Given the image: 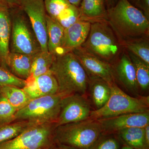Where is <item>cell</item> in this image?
I'll use <instances>...</instances> for the list:
<instances>
[{
	"label": "cell",
	"instance_id": "obj_20",
	"mask_svg": "<svg viewBox=\"0 0 149 149\" xmlns=\"http://www.w3.org/2000/svg\"><path fill=\"white\" fill-rule=\"evenodd\" d=\"M115 134L123 145L138 149H149L145 139L144 127L125 128Z\"/></svg>",
	"mask_w": 149,
	"mask_h": 149
},
{
	"label": "cell",
	"instance_id": "obj_4",
	"mask_svg": "<svg viewBox=\"0 0 149 149\" xmlns=\"http://www.w3.org/2000/svg\"><path fill=\"white\" fill-rule=\"evenodd\" d=\"M102 133L100 122L88 118L56 126L54 131L55 143L77 149H88Z\"/></svg>",
	"mask_w": 149,
	"mask_h": 149
},
{
	"label": "cell",
	"instance_id": "obj_26",
	"mask_svg": "<svg viewBox=\"0 0 149 149\" xmlns=\"http://www.w3.org/2000/svg\"><path fill=\"white\" fill-rule=\"evenodd\" d=\"M148 37H143L130 41L123 45L122 47L149 65Z\"/></svg>",
	"mask_w": 149,
	"mask_h": 149
},
{
	"label": "cell",
	"instance_id": "obj_35",
	"mask_svg": "<svg viewBox=\"0 0 149 149\" xmlns=\"http://www.w3.org/2000/svg\"><path fill=\"white\" fill-rule=\"evenodd\" d=\"M52 149H77L72 147L68 146H64V145H59L56 144L54 146Z\"/></svg>",
	"mask_w": 149,
	"mask_h": 149
},
{
	"label": "cell",
	"instance_id": "obj_7",
	"mask_svg": "<svg viewBox=\"0 0 149 149\" xmlns=\"http://www.w3.org/2000/svg\"><path fill=\"white\" fill-rule=\"evenodd\" d=\"M10 11L12 23L10 52L34 56L42 51L20 6L10 8Z\"/></svg>",
	"mask_w": 149,
	"mask_h": 149
},
{
	"label": "cell",
	"instance_id": "obj_33",
	"mask_svg": "<svg viewBox=\"0 0 149 149\" xmlns=\"http://www.w3.org/2000/svg\"><path fill=\"white\" fill-rule=\"evenodd\" d=\"M0 2L5 4L10 8L20 6V0H0Z\"/></svg>",
	"mask_w": 149,
	"mask_h": 149
},
{
	"label": "cell",
	"instance_id": "obj_19",
	"mask_svg": "<svg viewBox=\"0 0 149 149\" xmlns=\"http://www.w3.org/2000/svg\"><path fill=\"white\" fill-rule=\"evenodd\" d=\"M88 91L96 110L103 107L109 100L111 85L100 78L90 77Z\"/></svg>",
	"mask_w": 149,
	"mask_h": 149
},
{
	"label": "cell",
	"instance_id": "obj_22",
	"mask_svg": "<svg viewBox=\"0 0 149 149\" xmlns=\"http://www.w3.org/2000/svg\"><path fill=\"white\" fill-rule=\"evenodd\" d=\"M54 58V56L49 52L42 51L33 56L30 76L26 80V82L34 80L49 71Z\"/></svg>",
	"mask_w": 149,
	"mask_h": 149
},
{
	"label": "cell",
	"instance_id": "obj_28",
	"mask_svg": "<svg viewBox=\"0 0 149 149\" xmlns=\"http://www.w3.org/2000/svg\"><path fill=\"white\" fill-rule=\"evenodd\" d=\"M121 144L116 134L102 133L88 149H120Z\"/></svg>",
	"mask_w": 149,
	"mask_h": 149
},
{
	"label": "cell",
	"instance_id": "obj_3",
	"mask_svg": "<svg viewBox=\"0 0 149 149\" xmlns=\"http://www.w3.org/2000/svg\"><path fill=\"white\" fill-rule=\"evenodd\" d=\"M81 47L111 65L120 55L123 47L107 21L92 22L88 37Z\"/></svg>",
	"mask_w": 149,
	"mask_h": 149
},
{
	"label": "cell",
	"instance_id": "obj_9",
	"mask_svg": "<svg viewBox=\"0 0 149 149\" xmlns=\"http://www.w3.org/2000/svg\"><path fill=\"white\" fill-rule=\"evenodd\" d=\"M92 110L87 97L74 94L62 98L57 126L88 119Z\"/></svg>",
	"mask_w": 149,
	"mask_h": 149
},
{
	"label": "cell",
	"instance_id": "obj_11",
	"mask_svg": "<svg viewBox=\"0 0 149 149\" xmlns=\"http://www.w3.org/2000/svg\"><path fill=\"white\" fill-rule=\"evenodd\" d=\"M72 52L80 62L89 78H101L111 85L116 83L112 65L90 53L82 47Z\"/></svg>",
	"mask_w": 149,
	"mask_h": 149
},
{
	"label": "cell",
	"instance_id": "obj_21",
	"mask_svg": "<svg viewBox=\"0 0 149 149\" xmlns=\"http://www.w3.org/2000/svg\"><path fill=\"white\" fill-rule=\"evenodd\" d=\"M46 19L48 52L54 56L58 55L64 35V28L47 14Z\"/></svg>",
	"mask_w": 149,
	"mask_h": 149
},
{
	"label": "cell",
	"instance_id": "obj_2",
	"mask_svg": "<svg viewBox=\"0 0 149 149\" xmlns=\"http://www.w3.org/2000/svg\"><path fill=\"white\" fill-rule=\"evenodd\" d=\"M50 70L56 80L58 94L62 98L74 94L87 97L89 77L72 52L54 56Z\"/></svg>",
	"mask_w": 149,
	"mask_h": 149
},
{
	"label": "cell",
	"instance_id": "obj_18",
	"mask_svg": "<svg viewBox=\"0 0 149 149\" xmlns=\"http://www.w3.org/2000/svg\"><path fill=\"white\" fill-rule=\"evenodd\" d=\"M33 56L10 52L7 59L8 70L17 77L27 80L30 76Z\"/></svg>",
	"mask_w": 149,
	"mask_h": 149
},
{
	"label": "cell",
	"instance_id": "obj_16",
	"mask_svg": "<svg viewBox=\"0 0 149 149\" xmlns=\"http://www.w3.org/2000/svg\"><path fill=\"white\" fill-rule=\"evenodd\" d=\"M11 28L10 8L0 2V66L8 70L7 59L10 52Z\"/></svg>",
	"mask_w": 149,
	"mask_h": 149
},
{
	"label": "cell",
	"instance_id": "obj_12",
	"mask_svg": "<svg viewBox=\"0 0 149 149\" xmlns=\"http://www.w3.org/2000/svg\"><path fill=\"white\" fill-rule=\"evenodd\" d=\"M100 123L103 134H115L130 127L144 128L149 124V111L129 113L97 120Z\"/></svg>",
	"mask_w": 149,
	"mask_h": 149
},
{
	"label": "cell",
	"instance_id": "obj_17",
	"mask_svg": "<svg viewBox=\"0 0 149 149\" xmlns=\"http://www.w3.org/2000/svg\"><path fill=\"white\" fill-rule=\"evenodd\" d=\"M105 0H82L80 6V19L90 22H107Z\"/></svg>",
	"mask_w": 149,
	"mask_h": 149
},
{
	"label": "cell",
	"instance_id": "obj_27",
	"mask_svg": "<svg viewBox=\"0 0 149 149\" xmlns=\"http://www.w3.org/2000/svg\"><path fill=\"white\" fill-rule=\"evenodd\" d=\"M80 19L79 7L70 4L61 13L56 20L65 29Z\"/></svg>",
	"mask_w": 149,
	"mask_h": 149
},
{
	"label": "cell",
	"instance_id": "obj_23",
	"mask_svg": "<svg viewBox=\"0 0 149 149\" xmlns=\"http://www.w3.org/2000/svg\"><path fill=\"white\" fill-rule=\"evenodd\" d=\"M0 94L17 111L22 108L32 100L23 88L16 86H0Z\"/></svg>",
	"mask_w": 149,
	"mask_h": 149
},
{
	"label": "cell",
	"instance_id": "obj_30",
	"mask_svg": "<svg viewBox=\"0 0 149 149\" xmlns=\"http://www.w3.org/2000/svg\"><path fill=\"white\" fill-rule=\"evenodd\" d=\"M47 14L56 20L61 12L70 4L67 0H44Z\"/></svg>",
	"mask_w": 149,
	"mask_h": 149
},
{
	"label": "cell",
	"instance_id": "obj_14",
	"mask_svg": "<svg viewBox=\"0 0 149 149\" xmlns=\"http://www.w3.org/2000/svg\"><path fill=\"white\" fill-rule=\"evenodd\" d=\"M91 23L90 22L80 19L64 29L62 43L58 55L72 52L81 47L89 35Z\"/></svg>",
	"mask_w": 149,
	"mask_h": 149
},
{
	"label": "cell",
	"instance_id": "obj_24",
	"mask_svg": "<svg viewBox=\"0 0 149 149\" xmlns=\"http://www.w3.org/2000/svg\"><path fill=\"white\" fill-rule=\"evenodd\" d=\"M131 61L136 70V79L139 90L143 92L148 90L149 87V65L136 56L132 53L128 52Z\"/></svg>",
	"mask_w": 149,
	"mask_h": 149
},
{
	"label": "cell",
	"instance_id": "obj_15",
	"mask_svg": "<svg viewBox=\"0 0 149 149\" xmlns=\"http://www.w3.org/2000/svg\"><path fill=\"white\" fill-rule=\"evenodd\" d=\"M26 82V85L23 89L31 100L58 94L57 82L50 70L34 80Z\"/></svg>",
	"mask_w": 149,
	"mask_h": 149
},
{
	"label": "cell",
	"instance_id": "obj_5",
	"mask_svg": "<svg viewBox=\"0 0 149 149\" xmlns=\"http://www.w3.org/2000/svg\"><path fill=\"white\" fill-rule=\"evenodd\" d=\"M149 97L129 95L117 86L111 85V93L106 104L99 109L93 110L89 118L98 120L129 113L149 111Z\"/></svg>",
	"mask_w": 149,
	"mask_h": 149
},
{
	"label": "cell",
	"instance_id": "obj_10",
	"mask_svg": "<svg viewBox=\"0 0 149 149\" xmlns=\"http://www.w3.org/2000/svg\"><path fill=\"white\" fill-rule=\"evenodd\" d=\"M20 6L29 18L41 50L48 52L47 13L44 0H20Z\"/></svg>",
	"mask_w": 149,
	"mask_h": 149
},
{
	"label": "cell",
	"instance_id": "obj_39",
	"mask_svg": "<svg viewBox=\"0 0 149 149\" xmlns=\"http://www.w3.org/2000/svg\"><path fill=\"white\" fill-rule=\"evenodd\" d=\"M129 1H132L136 5L137 4V3L139 2V1H140V0H128Z\"/></svg>",
	"mask_w": 149,
	"mask_h": 149
},
{
	"label": "cell",
	"instance_id": "obj_37",
	"mask_svg": "<svg viewBox=\"0 0 149 149\" xmlns=\"http://www.w3.org/2000/svg\"><path fill=\"white\" fill-rule=\"evenodd\" d=\"M67 1L70 4L75 6L77 7H79L80 6V3L82 1V0H67Z\"/></svg>",
	"mask_w": 149,
	"mask_h": 149
},
{
	"label": "cell",
	"instance_id": "obj_13",
	"mask_svg": "<svg viewBox=\"0 0 149 149\" xmlns=\"http://www.w3.org/2000/svg\"><path fill=\"white\" fill-rule=\"evenodd\" d=\"M115 78L125 89L136 97L139 95V88L136 70L128 53L123 52L112 64Z\"/></svg>",
	"mask_w": 149,
	"mask_h": 149
},
{
	"label": "cell",
	"instance_id": "obj_25",
	"mask_svg": "<svg viewBox=\"0 0 149 149\" xmlns=\"http://www.w3.org/2000/svg\"><path fill=\"white\" fill-rule=\"evenodd\" d=\"M35 124L26 120H18L0 125V144L13 139L29 126Z\"/></svg>",
	"mask_w": 149,
	"mask_h": 149
},
{
	"label": "cell",
	"instance_id": "obj_40",
	"mask_svg": "<svg viewBox=\"0 0 149 149\" xmlns=\"http://www.w3.org/2000/svg\"></svg>",
	"mask_w": 149,
	"mask_h": 149
},
{
	"label": "cell",
	"instance_id": "obj_31",
	"mask_svg": "<svg viewBox=\"0 0 149 149\" xmlns=\"http://www.w3.org/2000/svg\"><path fill=\"white\" fill-rule=\"evenodd\" d=\"M26 83V80L17 77L8 70L0 66V86L11 85L23 88Z\"/></svg>",
	"mask_w": 149,
	"mask_h": 149
},
{
	"label": "cell",
	"instance_id": "obj_29",
	"mask_svg": "<svg viewBox=\"0 0 149 149\" xmlns=\"http://www.w3.org/2000/svg\"><path fill=\"white\" fill-rule=\"evenodd\" d=\"M17 111V110L0 94V125L15 121V114Z\"/></svg>",
	"mask_w": 149,
	"mask_h": 149
},
{
	"label": "cell",
	"instance_id": "obj_8",
	"mask_svg": "<svg viewBox=\"0 0 149 149\" xmlns=\"http://www.w3.org/2000/svg\"><path fill=\"white\" fill-rule=\"evenodd\" d=\"M62 97L58 94L32 99L15 114V121L26 120L35 124L56 122Z\"/></svg>",
	"mask_w": 149,
	"mask_h": 149
},
{
	"label": "cell",
	"instance_id": "obj_34",
	"mask_svg": "<svg viewBox=\"0 0 149 149\" xmlns=\"http://www.w3.org/2000/svg\"><path fill=\"white\" fill-rule=\"evenodd\" d=\"M145 137L147 145L149 146V124L144 127Z\"/></svg>",
	"mask_w": 149,
	"mask_h": 149
},
{
	"label": "cell",
	"instance_id": "obj_6",
	"mask_svg": "<svg viewBox=\"0 0 149 149\" xmlns=\"http://www.w3.org/2000/svg\"><path fill=\"white\" fill-rule=\"evenodd\" d=\"M56 123L29 126L13 139L0 144V149H52L55 145Z\"/></svg>",
	"mask_w": 149,
	"mask_h": 149
},
{
	"label": "cell",
	"instance_id": "obj_1",
	"mask_svg": "<svg viewBox=\"0 0 149 149\" xmlns=\"http://www.w3.org/2000/svg\"><path fill=\"white\" fill-rule=\"evenodd\" d=\"M107 22L122 46L149 37V19L128 0H118L113 6L107 9Z\"/></svg>",
	"mask_w": 149,
	"mask_h": 149
},
{
	"label": "cell",
	"instance_id": "obj_38",
	"mask_svg": "<svg viewBox=\"0 0 149 149\" xmlns=\"http://www.w3.org/2000/svg\"><path fill=\"white\" fill-rule=\"evenodd\" d=\"M120 149H138L134 148H131V147L128 146L123 145V146L120 148Z\"/></svg>",
	"mask_w": 149,
	"mask_h": 149
},
{
	"label": "cell",
	"instance_id": "obj_32",
	"mask_svg": "<svg viewBox=\"0 0 149 149\" xmlns=\"http://www.w3.org/2000/svg\"><path fill=\"white\" fill-rule=\"evenodd\" d=\"M136 5L142 10L144 15L149 20V0H140Z\"/></svg>",
	"mask_w": 149,
	"mask_h": 149
},
{
	"label": "cell",
	"instance_id": "obj_36",
	"mask_svg": "<svg viewBox=\"0 0 149 149\" xmlns=\"http://www.w3.org/2000/svg\"><path fill=\"white\" fill-rule=\"evenodd\" d=\"M118 1V0H105L107 9L110 8L112 7Z\"/></svg>",
	"mask_w": 149,
	"mask_h": 149
}]
</instances>
